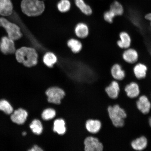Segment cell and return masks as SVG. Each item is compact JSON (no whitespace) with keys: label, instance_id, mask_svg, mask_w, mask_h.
<instances>
[{"label":"cell","instance_id":"cell-1","mask_svg":"<svg viewBox=\"0 0 151 151\" xmlns=\"http://www.w3.org/2000/svg\"><path fill=\"white\" fill-rule=\"evenodd\" d=\"M16 59L19 63L25 67L31 68L36 65L38 62V54L35 49L24 47L16 50Z\"/></svg>","mask_w":151,"mask_h":151},{"label":"cell","instance_id":"cell-2","mask_svg":"<svg viewBox=\"0 0 151 151\" xmlns=\"http://www.w3.org/2000/svg\"><path fill=\"white\" fill-rule=\"evenodd\" d=\"M22 12L29 17H37L42 14L45 9L44 2L41 0H22L21 3Z\"/></svg>","mask_w":151,"mask_h":151},{"label":"cell","instance_id":"cell-3","mask_svg":"<svg viewBox=\"0 0 151 151\" xmlns=\"http://www.w3.org/2000/svg\"><path fill=\"white\" fill-rule=\"evenodd\" d=\"M107 110L113 125L116 128L122 127L127 116L125 110L118 104L109 106Z\"/></svg>","mask_w":151,"mask_h":151},{"label":"cell","instance_id":"cell-4","mask_svg":"<svg viewBox=\"0 0 151 151\" xmlns=\"http://www.w3.org/2000/svg\"><path fill=\"white\" fill-rule=\"evenodd\" d=\"M0 26L4 28L8 37L13 40H18L22 37L20 28L16 24L9 21L4 18H0Z\"/></svg>","mask_w":151,"mask_h":151},{"label":"cell","instance_id":"cell-5","mask_svg":"<svg viewBox=\"0 0 151 151\" xmlns=\"http://www.w3.org/2000/svg\"><path fill=\"white\" fill-rule=\"evenodd\" d=\"M48 103L59 105L65 96V92L61 88L52 86L49 88L45 92Z\"/></svg>","mask_w":151,"mask_h":151},{"label":"cell","instance_id":"cell-6","mask_svg":"<svg viewBox=\"0 0 151 151\" xmlns=\"http://www.w3.org/2000/svg\"><path fill=\"white\" fill-rule=\"evenodd\" d=\"M84 151H103V145L97 137L90 136L84 142Z\"/></svg>","mask_w":151,"mask_h":151},{"label":"cell","instance_id":"cell-7","mask_svg":"<svg viewBox=\"0 0 151 151\" xmlns=\"http://www.w3.org/2000/svg\"><path fill=\"white\" fill-rule=\"evenodd\" d=\"M0 50L5 55L15 53L16 50L14 40L6 37H2L0 41Z\"/></svg>","mask_w":151,"mask_h":151},{"label":"cell","instance_id":"cell-8","mask_svg":"<svg viewBox=\"0 0 151 151\" xmlns=\"http://www.w3.org/2000/svg\"><path fill=\"white\" fill-rule=\"evenodd\" d=\"M137 108L139 112L145 115L148 114L151 109V101L146 95L139 96L136 101Z\"/></svg>","mask_w":151,"mask_h":151},{"label":"cell","instance_id":"cell-9","mask_svg":"<svg viewBox=\"0 0 151 151\" xmlns=\"http://www.w3.org/2000/svg\"><path fill=\"white\" fill-rule=\"evenodd\" d=\"M28 113L27 110L23 108H19L14 111L11 115L12 122L18 125H22L27 120Z\"/></svg>","mask_w":151,"mask_h":151},{"label":"cell","instance_id":"cell-10","mask_svg":"<svg viewBox=\"0 0 151 151\" xmlns=\"http://www.w3.org/2000/svg\"><path fill=\"white\" fill-rule=\"evenodd\" d=\"M122 57L126 63L132 65L136 63L138 61L139 54L135 49L130 47L124 50L122 53Z\"/></svg>","mask_w":151,"mask_h":151},{"label":"cell","instance_id":"cell-11","mask_svg":"<svg viewBox=\"0 0 151 151\" xmlns=\"http://www.w3.org/2000/svg\"><path fill=\"white\" fill-rule=\"evenodd\" d=\"M110 74L113 80L120 82L124 80L126 77V72L120 64L116 63L111 68Z\"/></svg>","mask_w":151,"mask_h":151},{"label":"cell","instance_id":"cell-12","mask_svg":"<svg viewBox=\"0 0 151 151\" xmlns=\"http://www.w3.org/2000/svg\"><path fill=\"white\" fill-rule=\"evenodd\" d=\"M105 90L110 99H116L118 98L120 91L119 83L118 81L113 80L105 88Z\"/></svg>","mask_w":151,"mask_h":151},{"label":"cell","instance_id":"cell-13","mask_svg":"<svg viewBox=\"0 0 151 151\" xmlns=\"http://www.w3.org/2000/svg\"><path fill=\"white\" fill-rule=\"evenodd\" d=\"M148 67L145 64L138 63L134 66L132 70V73L137 80H143L146 78L148 74Z\"/></svg>","mask_w":151,"mask_h":151},{"label":"cell","instance_id":"cell-14","mask_svg":"<svg viewBox=\"0 0 151 151\" xmlns=\"http://www.w3.org/2000/svg\"><path fill=\"white\" fill-rule=\"evenodd\" d=\"M124 91L126 95L131 99L138 97L140 92L139 85L135 81H132L126 85Z\"/></svg>","mask_w":151,"mask_h":151},{"label":"cell","instance_id":"cell-15","mask_svg":"<svg viewBox=\"0 0 151 151\" xmlns=\"http://www.w3.org/2000/svg\"><path fill=\"white\" fill-rule=\"evenodd\" d=\"M119 40L116 42L119 48L125 50L130 48L132 44V38L129 34L126 31H122L119 34Z\"/></svg>","mask_w":151,"mask_h":151},{"label":"cell","instance_id":"cell-16","mask_svg":"<svg viewBox=\"0 0 151 151\" xmlns=\"http://www.w3.org/2000/svg\"><path fill=\"white\" fill-rule=\"evenodd\" d=\"M148 141L144 135L137 137L131 141V145L134 151H144L148 146Z\"/></svg>","mask_w":151,"mask_h":151},{"label":"cell","instance_id":"cell-17","mask_svg":"<svg viewBox=\"0 0 151 151\" xmlns=\"http://www.w3.org/2000/svg\"><path fill=\"white\" fill-rule=\"evenodd\" d=\"M86 128L87 131L91 134L92 136L99 133L102 127L101 122L96 119H89L86 122Z\"/></svg>","mask_w":151,"mask_h":151},{"label":"cell","instance_id":"cell-18","mask_svg":"<svg viewBox=\"0 0 151 151\" xmlns=\"http://www.w3.org/2000/svg\"><path fill=\"white\" fill-rule=\"evenodd\" d=\"M13 12V5L11 0H0V15L9 16Z\"/></svg>","mask_w":151,"mask_h":151},{"label":"cell","instance_id":"cell-19","mask_svg":"<svg viewBox=\"0 0 151 151\" xmlns=\"http://www.w3.org/2000/svg\"><path fill=\"white\" fill-rule=\"evenodd\" d=\"M53 131L60 135H63L67 131L65 122L62 118H58L54 121Z\"/></svg>","mask_w":151,"mask_h":151},{"label":"cell","instance_id":"cell-20","mask_svg":"<svg viewBox=\"0 0 151 151\" xmlns=\"http://www.w3.org/2000/svg\"><path fill=\"white\" fill-rule=\"evenodd\" d=\"M75 32L77 37L80 38L84 39L89 35V28L86 24L79 23L77 24L75 27Z\"/></svg>","mask_w":151,"mask_h":151},{"label":"cell","instance_id":"cell-21","mask_svg":"<svg viewBox=\"0 0 151 151\" xmlns=\"http://www.w3.org/2000/svg\"><path fill=\"white\" fill-rule=\"evenodd\" d=\"M75 3L76 6L84 14L88 16L92 14L93 11L91 7L84 0H75Z\"/></svg>","mask_w":151,"mask_h":151},{"label":"cell","instance_id":"cell-22","mask_svg":"<svg viewBox=\"0 0 151 151\" xmlns=\"http://www.w3.org/2000/svg\"><path fill=\"white\" fill-rule=\"evenodd\" d=\"M29 127L32 133L35 135L41 134L43 131L42 122L38 119H34L30 123Z\"/></svg>","mask_w":151,"mask_h":151},{"label":"cell","instance_id":"cell-23","mask_svg":"<svg viewBox=\"0 0 151 151\" xmlns=\"http://www.w3.org/2000/svg\"><path fill=\"white\" fill-rule=\"evenodd\" d=\"M109 9L114 13L116 17L122 16L124 12L123 6L117 1H115L111 4Z\"/></svg>","mask_w":151,"mask_h":151},{"label":"cell","instance_id":"cell-24","mask_svg":"<svg viewBox=\"0 0 151 151\" xmlns=\"http://www.w3.org/2000/svg\"><path fill=\"white\" fill-rule=\"evenodd\" d=\"M43 62L47 67L50 68L53 67L55 64L57 58L54 53L51 52L46 53L43 57Z\"/></svg>","mask_w":151,"mask_h":151},{"label":"cell","instance_id":"cell-25","mask_svg":"<svg viewBox=\"0 0 151 151\" xmlns=\"http://www.w3.org/2000/svg\"><path fill=\"white\" fill-rule=\"evenodd\" d=\"M67 45L72 51L75 53H77L81 51L82 48V43L76 39L70 40L68 41Z\"/></svg>","mask_w":151,"mask_h":151},{"label":"cell","instance_id":"cell-26","mask_svg":"<svg viewBox=\"0 0 151 151\" xmlns=\"http://www.w3.org/2000/svg\"><path fill=\"white\" fill-rule=\"evenodd\" d=\"M56 111L54 109L48 108L43 110L41 113V118L43 121L53 119L56 116Z\"/></svg>","mask_w":151,"mask_h":151},{"label":"cell","instance_id":"cell-27","mask_svg":"<svg viewBox=\"0 0 151 151\" xmlns=\"http://www.w3.org/2000/svg\"><path fill=\"white\" fill-rule=\"evenodd\" d=\"M0 110L7 114H12L14 109L12 105L6 100H0Z\"/></svg>","mask_w":151,"mask_h":151},{"label":"cell","instance_id":"cell-28","mask_svg":"<svg viewBox=\"0 0 151 151\" xmlns=\"http://www.w3.org/2000/svg\"><path fill=\"white\" fill-rule=\"evenodd\" d=\"M71 6V3L69 0H60L57 4L58 10L61 13L68 12L70 9Z\"/></svg>","mask_w":151,"mask_h":151},{"label":"cell","instance_id":"cell-29","mask_svg":"<svg viewBox=\"0 0 151 151\" xmlns=\"http://www.w3.org/2000/svg\"><path fill=\"white\" fill-rule=\"evenodd\" d=\"M116 17V15L109 9L106 11L103 14L104 19L109 24H112Z\"/></svg>","mask_w":151,"mask_h":151},{"label":"cell","instance_id":"cell-30","mask_svg":"<svg viewBox=\"0 0 151 151\" xmlns=\"http://www.w3.org/2000/svg\"><path fill=\"white\" fill-rule=\"evenodd\" d=\"M28 151H43L41 147L37 145H34L31 148L28 150Z\"/></svg>","mask_w":151,"mask_h":151},{"label":"cell","instance_id":"cell-31","mask_svg":"<svg viewBox=\"0 0 151 151\" xmlns=\"http://www.w3.org/2000/svg\"><path fill=\"white\" fill-rule=\"evenodd\" d=\"M145 19L150 22V26L151 28V13H148L145 15Z\"/></svg>","mask_w":151,"mask_h":151},{"label":"cell","instance_id":"cell-32","mask_svg":"<svg viewBox=\"0 0 151 151\" xmlns=\"http://www.w3.org/2000/svg\"><path fill=\"white\" fill-rule=\"evenodd\" d=\"M148 124L151 129V116L148 118Z\"/></svg>","mask_w":151,"mask_h":151},{"label":"cell","instance_id":"cell-33","mask_svg":"<svg viewBox=\"0 0 151 151\" xmlns=\"http://www.w3.org/2000/svg\"><path fill=\"white\" fill-rule=\"evenodd\" d=\"M41 1H43V0H41Z\"/></svg>","mask_w":151,"mask_h":151}]
</instances>
